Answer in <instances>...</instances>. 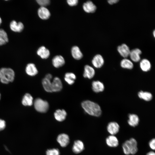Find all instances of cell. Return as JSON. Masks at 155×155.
Listing matches in <instances>:
<instances>
[{
  "label": "cell",
  "mask_w": 155,
  "mask_h": 155,
  "mask_svg": "<svg viewBox=\"0 0 155 155\" xmlns=\"http://www.w3.org/2000/svg\"><path fill=\"white\" fill-rule=\"evenodd\" d=\"M81 106L85 112L88 114L94 117L100 116L102 111L100 106L97 103L89 100L83 101Z\"/></svg>",
  "instance_id": "cell-1"
},
{
  "label": "cell",
  "mask_w": 155,
  "mask_h": 155,
  "mask_svg": "<svg viewBox=\"0 0 155 155\" xmlns=\"http://www.w3.org/2000/svg\"><path fill=\"white\" fill-rule=\"evenodd\" d=\"M122 148L123 152L125 154H134L138 150L137 142L135 139L131 138L123 143Z\"/></svg>",
  "instance_id": "cell-2"
},
{
  "label": "cell",
  "mask_w": 155,
  "mask_h": 155,
  "mask_svg": "<svg viewBox=\"0 0 155 155\" xmlns=\"http://www.w3.org/2000/svg\"><path fill=\"white\" fill-rule=\"evenodd\" d=\"M15 73L10 68H2L0 69V80L3 84L12 82L14 79Z\"/></svg>",
  "instance_id": "cell-3"
},
{
  "label": "cell",
  "mask_w": 155,
  "mask_h": 155,
  "mask_svg": "<svg viewBox=\"0 0 155 155\" xmlns=\"http://www.w3.org/2000/svg\"><path fill=\"white\" fill-rule=\"evenodd\" d=\"M34 104L36 110L40 113H46L49 109L48 102L40 98H36L34 101Z\"/></svg>",
  "instance_id": "cell-4"
},
{
  "label": "cell",
  "mask_w": 155,
  "mask_h": 155,
  "mask_svg": "<svg viewBox=\"0 0 155 155\" xmlns=\"http://www.w3.org/2000/svg\"><path fill=\"white\" fill-rule=\"evenodd\" d=\"M57 140L61 147H65L69 144L70 139L68 135L65 133H62L58 135Z\"/></svg>",
  "instance_id": "cell-5"
},
{
  "label": "cell",
  "mask_w": 155,
  "mask_h": 155,
  "mask_svg": "<svg viewBox=\"0 0 155 155\" xmlns=\"http://www.w3.org/2000/svg\"><path fill=\"white\" fill-rule=\"evenodd\" d=\"M117 49L119 54L124 58H127L129 56L131 50L126 44L123 43L118 46Z\"/></svg>",
  "instance_id": "cell-6"
},
{
  "label": "cell",
  "mask_w": 155,
  "mask_h": 155,
  "mask_svg": "<svg viewBox=\"0 0 155 155\" xmlns=\"http://www.w3.org/2000/svg\"><path fill=\"white\" fill-rule=\"evenodd\" d=\"M104 62L103 57L100 54L95 55L92 60L93 65L97 68L102 67L104 63Z\"/></svg>",
  "instance_id": "cell-7"
},
{
  "label": "cell",
  "mask_w": 155,
  "mask_h": 155,
  "mask_svg": "<svg viewBox=\"0 0 155 155\" xmlns=\"http://www.w3.org/2000/svg\"><path fill=\"white\" fill-rule=\"evenodd\" d=\"M82 7L84 11L88 13L95 12L97 9L96 5L91 1H88L84 3Z\"/></svg>",
  "instance_id": "cell-8"
},
{
  "label": "cell",
  "mask_w": 155,
  "mask_h": 155,
  "mask_svg": "<svg viewBox=\"0 0 155 155\" xmlns=\"http://www.w3.org/2000/svg\"><path fill=\"white\" fill-rule=\"evenodd\" d=\"M141 50L139 48H135L130 51L129 56L131 60L135 62L139 61L141 59Z\"/></svg>",
  "instance_id": "cell-9"
},
{
  "label": "cell",
  "mask_w": 155,
  "mask_h": 155,
  "mask_svg": "<svg viewBox=\"0 0 155 155\" xmlns=\"http://www.w3.org/2000/svg\"><path fill=\"white\" fill-rule=\"evenodd\" d=\"M10 29L13 32H20L23 30L24 26L23 24L21 22H17L15 20L12 21L10 23Z\"/></svg>",
  "instance_id": "cell-10"
},
{
  "label": "cell",
  "mask_w": 155,
  "mask_h": 155,
  "mask_svg": "<svg viewBox=\"0 0 155 155\" xmlns=\"http://www.w3.org/2000/svg\"><path fill=\"white\" fill-rule=\"evenodd\" d=\"M84 149V144L82 141L77 140L74 142L72 147V150L74 153L79 154L83 151Z\"/></svg>",
  "instance_id": "cell-11"
},
{
  "label": "cell",
  "mask_w": 155,
  "mask_h": 155,
  "mask_svg": "<svg viewBox=\"0 0 155 155\" xmlns=\"http://www.w3.org/2000/svg\"><path fill=\"white\" fill-rule=\"evenodd\" d=\"M38 14L39 17L43 20H46L49 18L51 13L46 7H40L38 10Z\"/></svg>",
  "instance_id": "cell-12"
},
{
  "label": "cell",
  "mask_w": 155,
  "mask_h": 155,
  "mask_svg": "<svg viewBox=\"0 0 155 155\" xmlns=\"http://www.w3.org/2000/svg\"><path fill=\"white\" fill-rule=\"evenodd\" d=\"M65 61L64 57L61 55H57L53 57L52 63L54 67L59 68L63 66L65 64Z\"/></svg>",
  "instance_id": "cell-13"
},
{
  "label": "cell",
  "mask_w": 155,
  "mask_h": 155,
  "mask_svg": "<svg viewBox=\"0 0 155 155\" xmlns=\"http://www.w3.org/2000/svg\"><path fill=\"white\" fill-rule=\"evenodd\" d=\"M53 92H58L60 91L63 88L61 80L58 77H55L51 82Z\"/></svg>",
  "instance_id": "cell-14"
},
{
  "label": "cell",
  "mask_w": 155,
  "mask_h": 155,
  "mask_svg": "<svg viewBox=\"0 0 155 155\" xmlns=\"http://www.w3.org/2000/svg\"><path fill=\"white\" fill-rule=\"evenodd\" d=\"M108 131L111 134L114 135L117 134L119 131V126L118 124L115 122H111L108 125L107 127Z\"/></svg>",
  "instance_id": "cell-15"
},
{
  "label": "cell",
  "mask_w": 155,
  "mask_h": 155,
  "mask_svg": "<svg viewBox=\"0 0 155 155\" xmlns=\"http://www.w3.org/2000/svg\"><path fill=\"white\" fill-rule=\"evenodd\" d=\"M54 115L55 118L57 121L62 122L66 119L67 113L64 109H58L54 112Z\"/></svg>",
  "instance_id": "cell-16"
},
{
  "label": "cell",
  "mask_w": 155,
  "mask_h": 155,
  "mask_svg": "<svg viewBox=\"0 0 155 155\" xmlns=\"http://www.w3.org/2000/svg\"><path fill=\"white\" fill-rule=\"evenodd\" d=\"M95 74V70L92 67L87 65L85 66L83 74L84 78L91 79L94 77Z\"/></svg>",
  "instance_id": "cell-17"
},
{
  "label": "cell",
  "mask_w": 155,
  "mask_h": 155,
  "mask_svg": "<svg viewBox=\"0 0 155 155\" xmlns=\"http://www.w3.org/2000/svg\"><path fill=\"white\" fill-rule=\"evenodd\" d=\"M36 53L38 55L43 59H47L50 55L49 50L44 46L40 47L37 50Z\"/></svg>",
  "instance_id": "cell-18"
},
{
  "label": "cell",
  "mask_w": 155,
  "mask_h": 155,
  "mask_svg": "<svg viewBox=\"0 0 155 155\" xmlns=\"http://www.w3.org/2000/svg\"><path fill=\"white\" fill-rule=\"evenodd\" d=\"M92 89L94 92L96 93L102 92L104 89L103 83L99 81H94L92 84Z\"/></svg>",
  "instance_id": "cell-19"
},
{
  "label": "cell",
  "mask_w": 155,
  "mask_h": 155,
  "mask_svg": "<svg viewBox=\"0 0 155 155\" xmlns=\"http://www.w3.org/2000/svg\"><path fill=\"white\" fill-rule=\"evenodd\" d=\"M71 53L73 58L76 60H79L83 57V54L79 48L77 46H74L72 47Z\"/></svg>",
  "instance_id": "cell-20"
},
{
  "label": "cell",
  "mask_w": 155,
  "mask_h": 155,
  "mask_svg": "<svg viewBox=\"0 0 155 155\" xmlns=\"http://www.w3.org/2000/svg\"><path fill=\"white\" fill-rule=\"evenodd\" d=\"M106 142L107 145L110 147H116L119 145L118 140L117 137L114 135L109 136L106 138Z\"/></svg>",
  "instance_id": "cell-21"
},
{
  "label": "cell",
  "mask_w": 155,
  "mask_h": 155,
  "mask_svg": "<svg viewBox=\"0 0 155 155\" xmlns=\"http://www.w3.org/2000/svg\"><path fill=\"white\" fill-rule=\"evenodd\" d=\"M26 71L28 75L34 76L38 73V71L34 64L30 63L27 64L26 68Z\"/></svg>",
  "instance_id": "cell-22"
},
{
  "label": "cell",
  "mask_w": 155,
  "mask_h": 155,
  "mask_svg": "<svg viewBox=\"0 0 155 155\" xmlns=\"http://www.w3.org/2000/svg\"><path fill=\"white\" fill-rule=\"evenodd\" d=\"M128 118V123L130 126L135 127L138 124L139 119L137 115L133 114H129Z\"/></svg>",
  "instance_id": "cell-23"
},
{
  "label": "cell",
  "mask_w": 155,
  "mask_h": 155,
  "mask_svg": "<svg viewBox=\"0 0 155 155\" xmlns=\"http://www.w3.org/2000/svg\"><path fill=\"white\" fill-rule=\"evenodd\" d=\"M140 66L141 70L144 72L149 71L151 67L150 62L146 59H143L140 61Z\"/></svg>",
  "instance_id": "cell-24"
},
{
  "label": "cell",
  "mask_w": 155,
  "mask_h": 155,
  "mask_svg": "<svg viewBox=\"0 0 155 155\" xmlns=\"http://www.w3.org/2000/svg\"><path fill=\"white\" fill-rule=\"evenodd\" d=\"M64 79L65 81L69 85H71L74 83L76 79L75 75L72 72H67L65 73Z\"/></svg>",
  "instance_id": "cell-25"
},
{
  "label": "cell",
  "mask_w": 155,
  "mask_h": 155,
  "mask_svg": "<svg viewBox=\"0 0 155 155\" xmlns=\"http://www.w3.org/2000/svg\"><path fill=\"white\" fill-rule=\"evenodd\" d=\"M22 104L25 106H31L33 103V98L29 93H26L22 100Z\"/></svg>",
  "instance_id": "cell-26"
},
{
  "label": "cell",
  "mask_w": 155,
  "mask_h": 155,
  "mask_svg": "<svg viewBox=\"0 0 155 155\" xmlns=\"http://www.w3.org/2000/svg\"><path fill=\"white\" fill-rule=\"evenodd\" d=\"M121 67L124 69H131L133 67V62L129 59L127 58H124L120 62Z\"/></svg>",
  "instance_id": "cell-27"
},
{
  "label": "cell",
  "mask_w": 155,
  "mask_h": 155,
  "mask_svg": "<svg viewBox=\"0 0 155 155\" xmlns=\"http://www.w3.org/2000/svg\"><path fill=\"white\" fill-rule=\"evenodd\" d=\"M138 95L140 98L147 101H150L152 98V94L148 92L141 91L138 92Z\"/></svg>",
  "instance_id": "cell-28"
},
{
  "label": "cell",
  "mask_w": 155,
  "mask_h": 155,
  "mask_svg": "<svg viewBox=\"0 0 155 155\" xmlns=\"http://www.w3.org/2000/svg\"><path fill=\"white\" fill-rule=\"evenodd\" d=\"M42 84L44 90L49 92H53L51 80L44 78L42 80Z\"/></svg>",
  "instance_id": "cell-29"
},
{
  "label": "cell",
  "mask_w": 155,
  "mask_h": 155,
  "mask_svg": "<svg viewBox=\"0 0 155 155\" xmlns=\"http://www.w3.org/2000/svg\"><path fill=\"white\" fill-rule=\"evenodd\" d=\"M8 42L6 32L3 29H0V46L4 45Z\"/></svg>",
  "instance_id": "cell-30"
},
{
  "label": "cell",
  "mask_w": 155,
  "mask_h": 155,
  "mask_svg": "<svg viewBox=\"0 0 155 155\" xmlns=\"http://www.w3.org/2000/svg\"><path fill=\"white\" fill-rule=\"evenodd\" d=\"M46 154V155H60V153L58 149L53 148L47 150Z\"/></svg>",
  "instance_id": "cell-31"
},
{
  "label": "cell",
  "mask_w": 155,
  "mask_h": 155,
  "mask_svg": "<svg viewBox=\"0 0 155 155\" xmlns=\"http://www.w3.org/2000/svg\"><path fill=\"white\" fill-rule=\"evenodd\" d=\"M36 1L41 7H45L49 5L50 3L49 0H37Z\"/></svg>",
  "instance_id": "cell-32"
},
{
  "label": "cell",
  "mask_w": 155,
  "mask_h": 155,
  "mask_svg": "<svg viewBox=\"0 0 155 155\" xmlns=\"http://www.w3.org/2000/svg\"><path fill=\"white\" fill-rule=\"evenodd\" d=\"M67 2L68 4L70 6H74L77 5L78 1V0H67Z\"/></svg>",
  "instance_id": "cell-33"
},
{
  "label": "cell",
  "mask_w": 155,
  "mask_h": 155,
  "mask_svg": "<svg viewBox=\"0 0 155 155\" xmlns=\"http://www.w3.org/2000/svg\"><path fill=\"white\" fill-rule=\"evenodd\" d=\"M155 140L154 138L152 139L149 142V146L150 148L153 150L155 149Z\"/></svg>",
  "instance_id": "cell-34"
},
{
  "label": "cell",
  "mask_w": 155,
  "mask_h": 155,
  "mask_svg": "<svg viewBox=\"0 0 155 155\" xmlns=\"http://www.w3.org/2000/svg\"><path fill=\"white\" fill-rule=\"evenodd\" d=\"M5 121L0 119V131L3 129L5 127Z\"/></svg>",
  "instance_id": "cell-35"
},
{
  "label": "cell",
  "mask_w": 155,
  "mask_h": 155,
  "mask_svg": "<svg viewBox=\"0 0 155 155\" xmlns=\"http://www.w3.org/2000/svg\"><path fill=\"white\" fill-rule=\"evenodd\" d=\"M119 1L118 0H108L107 2L109 4L112 5L118 3Z\"/></svg>",
  "instance_id": "cell-36"
},
{
  "label": "cell",
  "mask_w": 155,
  "mask_h": 155,
  "mask_svg": "<svg viewBox=\"0 0 155 155\" xmlns=\"http://www.w3.org/2000/svg\"><path fill=\"white\" fill-rule=\"evenodd\" d=\"M45 78L49 80H51V79L52 78V75L51 74L48 73L46 75Z\"/></svg>",
  "instance_id": "cell-37"
},
{
  "label": "cell",
  "mask_w": 155,
  "mask_h": 155,
  "mask_svg": "<svg viewBox=\"0 0 155 155\" xmlns=\"http://www.w3.org/2000/svg\"><path fill=\"white\" fill-rule=\"evenodd\" d=\"M146 155H155V154L154 152L152 151L148 152Z\"/></svg>",
  "instance_id": "cell-38"
},
{
  "label": "cell",
  "mask_w": 155,
  "mask_h": 155,
  "mask_svg": "<svg viewBox=\"0 0 155 155\" xmlns=\"http://www.w3.org/2000/svg\"><path fill=\"white\" fill-rule=\"evenodd\" d=\"M153 36H154V37H155V30H154L153 32Z\"/></svg>",
  "instance_id": "cell-39"
},
{
  "label": "cell",
  "mask_w": 155,
  "mask_h": 155,
  "mask_svg": "<svg viewBox=\"0 0 155 155\" xmlns=\"http://www.w3.org/2000/svg\"><path fill=\"white\" fill-rule=\"evenodd\" d=\"M2 20L1 18L0 17V25L2 23Z\"/></svg>",
  "instance_id": "cell-40"
},
{
  "label": "cell",
  "mask_w": 155,
  "mask_h": 155,
  "mask_svg": "<svg viewBox=\"0 0 155 155\" xmlns=\"http://www.w3.org/2000/svg\"><path fill=\"white\" fill-rule=\"evenodd\" d=\"M0 98H1V94H0Z\"/></svg>",
  "instance_id": "cell-41"
}]
</instances>
